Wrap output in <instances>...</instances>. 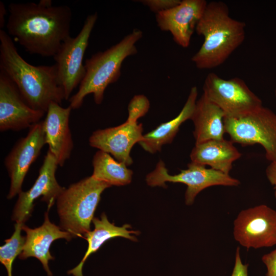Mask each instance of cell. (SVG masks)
Returning a JSON list of instances; mask_svg holds the SVG:
<instances>
[{
    "mask_svg": "<svg viewBox=\"0 0 276 276\" xmlns=\"http://www.w3.org/2000/svg\"><path fill=\"white\" fill-rule=\"evenodd\" d=\"M8 12V34L30 54L54 57L70 37L72 14L67 6H53L50 0L12 3Z\"/></svg>",
    "mask_w": 276,
    "mask_h": 276,
    "instance_id": "obj_1",
    "label": "cell"
},
{
    "mask_svg": "<svg viewBox=\"0 0 276 276\" xmlns=\"http://www.w3.org/2000/svg\"><path fill=\"white\" fill-rule=\"evenodd\" d=\"M0 70L14 82L27 103L47 112L52 102L61 104L64 93L57 69L52 65H32L19 55L10 36L0 30Z\"/></svg>",
    "mask_w": 276,
    "mask_h": 276,
    "instance_id": "obj_2",
    "label": "cell"
},
{
    "mask_svg": "<svg viewBox=\"0 0 276 276\" xmlns=\"http://www.w3.org/2000/svg\"><path fill=\"white\" fill-rule=\"evenodd\" d=\"M245 27L244 22L230 16L225 3L208 2L195 29L204 41L191 60L201 70L221 65L244 40Z\"/></svg>",
    "mask_w": 276,
    "mask_h": 276,
    "instance_id": "obj_3",
    "label": "cell"
},
{
    "mask_svg": "<svg viewBox=\"0 0 276 276\" xmlns=\"http://www.w3.org/2000/svg\"><path fill=\"white\" fill-rule=\"evenodd\" d=\"M142 36L141 30L134 29L118 43L85 60V76L77 92L69 99L72 109L79 108L85 97L90 94H93L96 104L102 103L107 87L120 78L124 60L137 53L135 44Z\"/></svg>",
    "mask_w": 276,
    "mask_h": 276,
    "instance_id": "obj_4",
    "label": "cell"
},
{
    "mask_svg": "<svg viewBox=\"0 0 276 276\" xmlns=\"http://www.w3.org/2000/svg\"><path fill=\"white\" fill-rule=\"evenodd\" d=\"M110 187L91 175L64 188L56 201L61 229L73 238L83 237L90 231L101 194Z\"/></svg>",
    "mask_w": 276,
    "mask_h": 276,
    "instance_id": "obj_5",
    "label": "cell"
},
{
    "mask_svg": "<svg viewBox=\"0 0 276 276\" xmlns=\"http://www.w3.org/2000/svg\"><path fill=\"white\" fill-rule=\"evenodd\" d=\"M225 133L233 143L244 146L259 144L267 160L276 161V114L270 109H259L237 118L224 117Z\"/></svg>",
    "mask_w": 276,
    "mask_h": 276,
    "instance_id": "obj_6",
    "label": "cell"
},
{
    "mask_svg": "<svg viewBox=\"0 0 276 276\" xmlns=\"http://www.w3.org/2000/svg\"><path fill=\"white\" fill-rule=\"evenodd\" d=\"M146 181L151 187L166 188L167 182L185 184L187 186L185 193L187 205L192 204L197 194L208 187L237 186L240 184L239 180L228 174L212 168H206L205 166L192 162L188 164V169L181 170L178 174L170 175L162 160L157 163L154 170L147 175Z\"/></svg>",
    "mask_w": 276,
    "mask_h": 276,
    "instance_id": "obj_7",
    "label": "cell"
},
{
    "mask_svg": "<svg viewBox=\"0 0 276 276\" xmlns=\"http://www.w3.org/2000/svg\"><path fill=\"white\" fill-rule=\"evenodd\" d=\"M203 90V94L222 109L225 117L237 118L263 106L262 100L238 77L224 79L215 73H209Z\"/></svg>",
    "mask_w": 276,
    "mask_h": 276,
    "instance_id": "obj_8",
    "label": "cell"
},
{
    "mask_svg": "<svg viewBox=\"0 0 276 276\" xmlns=\"http://www.w3.org/2000/svg\"><path fill=\"white\" fill-rule=\"evenodd\" d=\"M97 19V12L88 15L78 34L75 37L70 36L66 39L53 57L65 100L68 99L72 92L80 84L85 76L83 58Z\"/></svg>",
    "mask_w": 276,
    "mask_h": 276,
    "instance_id": "obj_9",
    "label": "cell"
},
{
    "mask_svg": "<svg viewBox=\"0 0 276 276\" xmlns=\"http://www.w3.org/2000/svg\"><path fill=\"white\" fill-rule=\"evenodd\" d=\"M233 235L247 249L276 245V211L265 204L241 211L234 220Z\"/></svg>",
    "mask_w": 276,
    "mask_h": 276,
    "instance_id": "obj_10",
    "label": "cell"
},
{
    "mask_svg": "<svg viewBox=\"0 0 276 276\" xmlns=\"http://www.w3.org/2000/svg\"><path fill=\"white\" fill-rule=\"evenodd\" d=\"M54 155L48 150L40 167L38 176L32 187L21 191L14 206L11 219L16 224H25L33 212L34 202L39 197L48 204V210L53 205L64 190L56 178L58 166Z\"/></svg>",
    "mask_w": 276,
    "mask_h": 276,
    "instance_id": "obj_11",
    "label": "cell"
},
{
    "mask_svg": "<svg viewBox=\"0 0 276 276\" xmlns=\"http://www.w3.org/2000/svg\"><path fill=\"white\" fill-rule=\"evenodd\" d=\"M45 144L42 121H40L30 128L27 135L19 140L6 156L4 163L10 179L7 199L22 191L25 176Z\"/></svg>",
    "mask_w": 276,
    "mask_h": 276,
    "instance_id": "obj_12",
    "label": "cell"
},
{
    "mask_svg": "<svg viewBox=\"0 0 276 276\" xmlns=\"http://www.w3.org/2000/svg\"><path fill=\"white\" fill-rule=\"evenodd\" d=\"M45 112L32 108L9 77L0 70V130L19 131L40 122Z\"/></svg>",
    "mask_w": 276,
    "mask_h": 276,
    "instance_id": "obj_13",
    "label": "cell"
},
{
    "mask_svg": "<svg viewBox=\"0 0 276 276\" xmlns=\"http://www.w3.org/2000/svg\"><path fill=\"white\" fill-rule=\"evenodd\" d=\"M208 3L205 0L181 1L174 7L156 14L157 26L162 31L170 32L179 45L188 48Z\"/></svg>",
    "mask_w": 276,
    "mask_h": 276,
    "instance_id": "obj_14",
    "label": "cell"
},
{
    "mask_svg": "<svg viewBox=\"0 0 276 276\" xmlns=\"http://www.w3.org/2000/svg\"><path fill=\"white\" fill-rule=\"evenodd\" d=\"M143 131L142 124L126 120L118 126L95 131L89 138V144L129 166L133 163L131 150L142 140Z\"/></svg>",
    "mask_w": 276,
    "mask_h": 276,
    "instance_id": "obj_15",
    "label": "cell"
},
{
    "mask_svg": "<svg viewBox=\"0 0 276 276\" xmlns=\"http://www.w3.org/2000/svg\"><path fill=\"white\" fill-rule=\"evenodd\" d=\"M49 211L45 212L43 222L40 226L32 228L22 225V231L26 233V239L18 258L21 260L30 257L36 258L41 263L47 276H53L49 266V261L54 259L50 251L51 244L57 239H64L70 241L73 238L69 233L51 222Z\"/></svg>",
    "mask_w": 276,
    "mask_h": 276,
    "instance_id": "obj_16",
    "label": "cell"
},
{
    "mask_svg": "<svg viewBox=\"0 0 276 276\" xmlns=\"http://www.w3.org/2000/svg\"><path fill=\"white\" fill-rule=\"evenodd\" d=\"M72 108L62 107L60 104L51 103L42 121L45 142L49 150L55 157L58 165L62 167L71 156L74 147L69 126Z\"/></svg>",
    "mask_w": 276,
    "mask_h": 276,
    "instance_id": "obj_17",
    "label": "cell"
},
{
    "mask_svg": "<svg viewBox=\"0 0 276 276\" xmlns=\"http://www.w3.org/2000/svg\"><path fill=\"white\" fill-rule=\"evenodd\" d=\"M241 155L232 141L223 139L195 144L190 158L192 162L208 165L213 169L229 174L233 163Z\"/></svg>",
    "mask_w": 276,
    "mask_h": 276,
    "instance_id": "obj_18",
    "label": "cell"
},
{
    "mask_svg": "<svg viewBox=\"0 0 276 276\" xmlns=\"http://www.w3.org/2000/svg\"><path fill=\"white\" fill-rule=\"evenodd\" d=\"M224 112L204 94L197 100L191 118L194 123L195 144L212 140H222L225 133Z\"/></svg>",
    "mask_w": 276,
    "mask_h": 276,
    "instance_id": "obj_19",
    "label": "cell"
},
{
    "mask_svg": "<svg viewBox=\"0 0 276 276\" xmlns=\"http://www.w3.org/2000/svg\"><path fill=\"white\" fill-rule=\"evenodd\" d=\"M197 96V87H192L183 107L175 118L160 124L154 129L144 134L139 144L144 150L153 154L160 151L164 145L173 141L181 125L187 120L191 119Z\"/></svg>",
    "mask_w": 276,
    "mask_h": 276,
    "instance_id": "obj_20",
    "label": "cell"
},
{
    "mask_svg": "<svg viewBox=\"0 0 276 276\" xmlns=\"http://www.w3.org/2000/svg\"><path fill=\"white\" fill-rule=\"evenodd\" d=\"M92 222L94 229L85 234L84 237L88 243V247L85 254L79 263L74 268L67 271V274L72 276H83V266L89 256L96 252L107 241L116 237H123L131 241H136L137 239L133 234L138 235L137 231L128 230L131 228L129 224L122 226H116L110 223L106 214L103 213L101 218L94 217Z\"/></svg>",
    "mask_w": 276,
    "mask_h": 276,
    "instance_id": "obj_21",
    "label": "cell"
},
{
    "mask_svg": "<svg viewBox=\"0 0 276 276\" xmlns=\"http://www.w3.org/2000/svg\"><path fill=\"white\" fill-rule=\"evenodd\" d=\"M92 165L91 176L111 186H124L131 181L133 171L106 152L98 150L93 156Z\"/></svg>",
    "mask_w": 276,
    "mask_h": 276,
    "instance_id": "obj_22",
    "label": "cell"
},
{
    "mask_svg": "<svg viewBox=\"0 0 276 276\" xmlns=\"http://www.w3.org/2000/svg\"><path fill=\"white\" fill-rule=\"evenodd\" d=\"M22 225L15 223L14 231L10 238L0 247V262L7 272V276H12V265L15 258L21 253L25 242V236L21 235Z\"/></svg>",
    "mask_w": 276,
    "mask_h": 276,
    "instance_id": "obj_23",
    "label": "cell"
},
{
    "mask_svg": "<svg viewBox=\"0 0 276 276\" xmlns=\"http://www.w3.org/2000/svg\"><path fill=\"white\" fill-rule=\"evenodd\" d=\"M150 106L149 99L143 95H135L130 101L128 106V117L126 120L137 122V120L144 116Z\"/></svg>",
    "mask_w": 276,
    "mask_h": 276,
    "instance_id": "obj_24",
    "label": "cell"
},
{
    "mask_svg": "<svg viewBox=\"0 0 276 276\" xmlns=\"http://www.w3.org/2000/svg\"><path fill=\"white\" fill-rule=\"evenodd\" d=\"M179 0H144L141 3L156 14L170 9L180 3Z\"/></svg>",
    "mask_w": 276,
    "mask_h": 276,
    "instance_id": "obj_25",
    "label": "cell"
},
{
    "mask_svg": "<svg viewBox=\"0 0 276 276\" xmlns=\"http://www.w3.org/2000/svg\"><path fill=\"white\" fill-rule=\"evenodd\" d=\"M262 261L267 267L266 276H276V248L264 255Z\"/></svg>",
    "mask_w": 276,
    "mask_h": 276,
    "instance_id": "obj_26",
    "label": "cell"
},
{
    "mask_svg": "<svg viewBox=\"0 0 276 276\" xmlns=\"http://www.w3.org/2000/svg\"><path fill=\"white\" fill-rule=\"evenodd\" d=\"M248 264H244L241 260L239 247L236 250L234 267L231 276H248Z\"/></svg>",
    "mask_w": 276,
    "mask_h": 276,
    "instance_id": "obj_27",
    "label": "cell"
},
{
    "mask_svg": "<svg viewBox=\"0 0 276 276\" xmlns=\"http://www.w3.org/2000/svg\"><path fill=\"white\" fill-rule=\"evenodd\" d=\"M267 178L274 190V196L276 198V161L272 162L266 169Z\"/></svg>",
    "mask_w": 276,
    "mask_h": 276,
    "instance_id": "obj_28",
    "label": "cell"
},
{
    "mask_svg": "<svg viewBox=\"0 0 276 276\" xmlns=\"http://www.w3.org/2000/svg\"><path fill=\"white\" fill-rule=\"evenodd\" d=\"M6 9L4 3L0 2V28H4L5 24V16L6 14Z\"/></svg>",
    "mask_w": 276,
    "mask_h": 276,
    "instance_id": "obj_29",
    "label": "cell"
},
{
    "mask_svg": "<svg viewBox=\"0 0 276 276\" xmlns=\"http://www.w3.org/2000/svg\"><path fill=\"white\" fill-rule=\"evenodd\" d=\"M275 97H276V89H275Z\"/></svg>",
    "mask_w": 276,
    "mask_h": 276,
    "instance_id": "obj_30",
    "label": "cell"
}]
</instances>
